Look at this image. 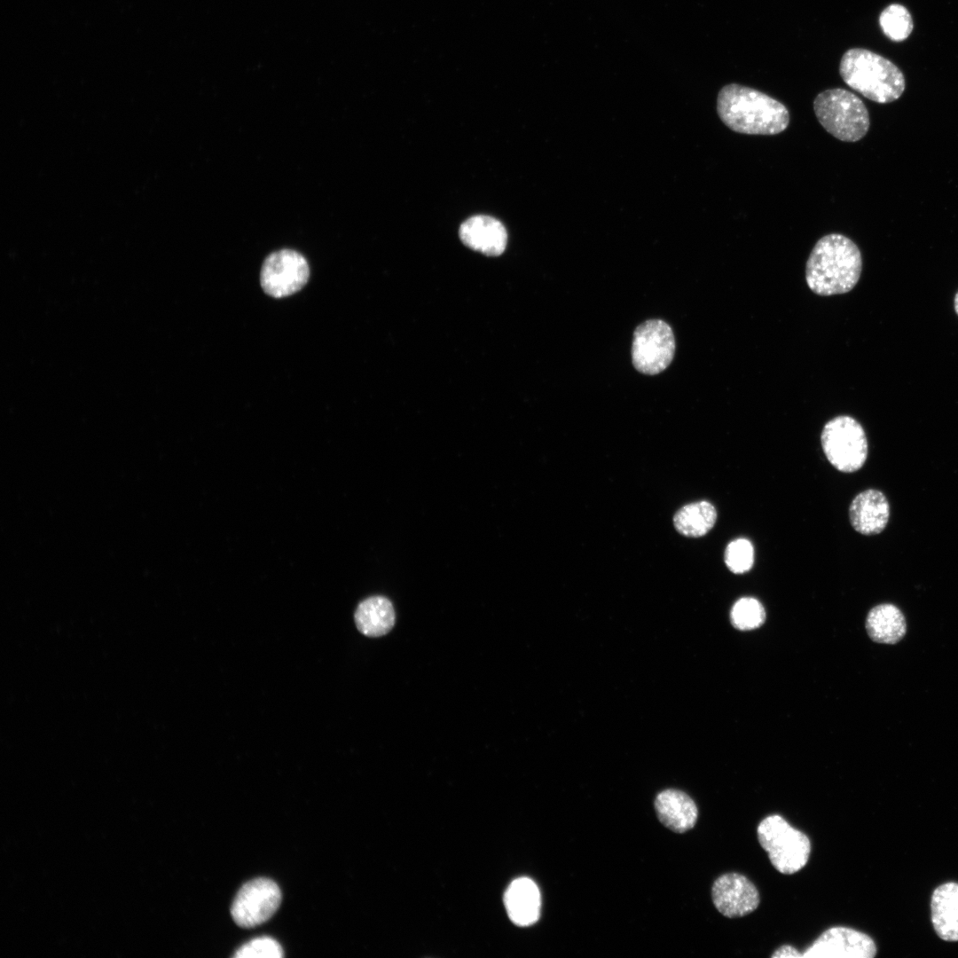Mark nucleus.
<instances>
[{
    "mask_svg": "<svg viewBox=\"0 0 958 958\" xmlns=\"http://www.w3.org/2000/svg\"><path fill=\"white\" fill-rule=\"evenodd\" d=\"M717 112L731 130L747 135H776L789 124V112L779 100L756 89L738 83L723 86L717 98Z\"/></svg>",
    "mask_w": 958,
    "mask_h": 958,
    "instance_id": "obj_1",
    "label": "nucleus"
},
{
    "mask_svg": "<svg viewBox=\"0 0 958 958\" xmlns=\"http://www.w3.org/2000/svg\"><path fill=\"white\" fill-rule=\"evenodd\" d=\"M862 257L858 246L840 233L821 237L810 253L805 266L809 288L828 296L851 291L860 279Z\"/></svg>",
    "mask_w": 958,
    "mask_h": 958,
    "instance_id": "obj_2",
    "label": "nucleus"
},
{
    "mask_svg": "<svg viewBox=\"0 0 958 958\" xmlns=\"http://www.w3.org/2000/svg\"><path fill=\"white\" fill-rule=\"evenodd\" d=\"M839 75L850 88L879 104L897 100L906 89L902 71L890 59L868 49L846 51L840 60Z\"/></svg>",
    "mask_w": 958,
    "mask_h": 958,
    "instance_id": "obj_3",
    "label": "nucleus"
},
{
    "mask_svg": "<svg viewBox=\"0 0 958 958\" xmlns=\"http://www.w3.org/2000/svg\"><path fill=\"white\" fill-rule=\"evenodd\" d=\"M813 110L821 125L844 142L860 140L870 127L864 102L844 89H828L819 93L813 100Z\"/></svg>",
    "mask_w": 958,
    "mask_h": 958,
    "instance_id": "obj_4",
    "label": "nucleus"
},
{
    "mask_svg": "<svg viewBox=\"0 0 958 958\" xmlns=\"http://www.w3.org/2000/svg\"><path fill=\"white\" fill-rule=\"evenodd\" d=\"M757 834L760 845L780 873L794 874L807 863L811 852L809 837L793 828L782 816H766L758 824Z\"/></svg>",
    "mask_w": 958,
    "mask_h": 958,
    "instance_id": "obj_5",
    "label": "nucleus"
},
{
    "mask_svg": "<svg viewBox=\"0 0 958 958\" xmlns=\"http://www.w3.org/2000/svg\"><path fill=\"white\" fill-rule=\"evenodd\" d=\"M821 443L828 462L840 472H856L867 460L865 431L851 416L841 415L828 421L822 429Z\"/></svg>",
    "mask_w": 958,
    "mask_h": 958,
    "instance_id": "obj_6",
    "label": "nucleus"
},
{
    "mask_svg": "<svg viewBox=\"0 0 958 958\" xmlns=\"http://www.w3.org/2000/svg\"><path fill=\"white\" fill-rule=\"evenodd\" d=\"M675 338L671 326L661 319H649L633 333L632 360L635 369L655 375L665 370L673 359Z\"/></svg>",
    "mask_w": 958,
    "mask_h": 958,
    "instance_id": "obj_7",
    "label": "nucleus"
},
{
    "mask_svg": "<svg viewBox=\"0 0 958 958\" xmlns=\"http://www.w3.org/2000/svg\"><path fill=\"white\" fill-rule=\"evenodd\" d=\"M281 891L271 879L258 877L247 882L237 892L231 915L237 925L253 928L269 920L281 903Z\"/></svg>",
    "mask_w": 958,
    "mask_h": 958,
    "instance_id": "obj_8",
    "label": "nucleus"
},
{
    "mask_svg": "<svg viewBox=\"0 0 958 958\" xmlns=\"http://www.w3.org/2000/svg\"><path fill=\"white\" fill-rule=\"evenodd\" d=\"M310 277V267L302 254L280 249L269 255L262 266L260 281L263 291L275 298L301 290Z\"/></svg>",
    "mask_w": 958,
    "mask_h": 958,
    "instance_id": "obj_9",
    "label": "nucleus"
},
{
    "mask_svg": "<svg viewBox=\"0 0 958 958\" xmlns=\"http://www.w3.org/2000/svg\"><path fill=\"white\" fill-rule=\"evenodd\" d=\"M876 954L874 940L867 934L852 928L836 926L823 931L807 947L806 958H872Z\"/></svg>",
    "mask_w": 958,
    "mask_h": 958,
    "instance_id": "obj_10",
    "label": "nucleus"
},
{
    "mask_svg": "<svg viewBox=\"0 0 958 958\" xmlns=\"http://www.w3.org/2000/svg\"><path fill=\"white\" fill-rule=\"evenodd\" d=\"M711 898L718 911L729 918L752 913L760 900L756 886L739 873H726L718 877L712 884Z\"/></svg>",
    "mask_w": 958,
    "mask_h": 958,
    "instance_id": "obj_11",
    "label": "nucleus"
},
{
    "mask_svg": "<svg viewBox=\"0 0 958 958\" xmlns=\"http://www.w3.org/2000/svg\"><path fill=\"white\" fill-rule=\"evenodd\" d=\"M890 517V505L886 496L879 490L868 489L859 493L849 506V519L852 528L866 536L881 533Z\"/></svg>",
    "mask_w": 958,
    "mask_h": 958,
    "instance_id": "obj_12",
    "label": "nucleus"
},
{
    "mask_svg": "<svg viewBox=\"0 0 958 958\" xmlns=\"http://www.w3.org/2000/svg\"><path fill=\"white\" fill-rule=\"evenodd\" d=\"M459 234L467 247L491 256L501 255L507 242L504 225L489 216L468 218L460 225Z\"/></svg>",
    "mask_w": 958,
    "mask_h": 958,
    "instance_id": "obj_13",
    "label": "nucleus"
},
{
    "mask_svg": "<svg viewBox=\"0 0 958 958\" xmlns=\"http://www.w3.org/2000/svg\"><path fill=\"white\" fill-rule=\"evenodd\" d=\"M655 809L662 824L676 833L691 829L697 821L695 803L680 790L666 789L659 793L655 799Z\"/></svg>",
    "mask_w": 958,
    "mask_h": 958,
    "instance_id": "obj_14",
    "label": "nucleus"
},
{
    "mask_svg": "<svg viewBox=\"0 0 958 958\" xmlns=\"http://www.w3.org/2000/svg\"><path fill=\"white\" fill-rule=\"evenodd\" d=\"M509 918L518 926H529L539 917L541 899L537 884L530 878L514 880L505 893Z\"/></svg>",
    "mask_w": 958,
    "mask_h": 958,
    "instance_id": "obj_15",
    "label": "nucleus"
},
{
    "mask_svg": "<svg viewBox=\"0 0 958 958\" xmlns=\"http://www.w3.org/2000/svg\"><path fill=\"white\" fill-rule=\"evenodd\" d=\"M931 910L938 936L945 941H958V883L937 887L931 895Z\"/></svg>",
    "mask_w": 958,
    "mask_h": 958,
    "instance_id": "obj_16",
    "label": "nucleus"
},
{
    "mask_svg": "<svg viewBox=\"0 0 958 958\" xmlns=\"http://www.w3.org/2000/svg\"><path fill=\"white\" fill-rule=\"evenodd\" d=\"M866 629L873 641L895 644L906 634L907 623L901 610L891 603L876 605L866 619Z\"/></svg>",
    "mask_w": 958,
    "mask_h": 958,
    "instance_id": "obj_17",
    "label": "nucleus"
},
{
    "mask_svg": "<svg viewBox=\"0 0 958 958\" xmlns=\"http://www.w3.org/2000/svg\"><path fill=\"white\" fill-rule=\"evenodd\" d=\"M354 616L358 631L368 637L385 635L395 624L393 605L382 596L364 600L358 604Z\"/></svg>",
    "mask_w": 958,
    "mask_h": 958,
    "instance_id": "obj_18",
    "label": "nucleus"
},
{
    "mask_svg": "<svg viewBox=\"0 0 958 958\" xmlns=\"http://www.w3.org/2000/svg\"><path fill=\"white\" fill-rule=\"evenodd\" d=\"M717 510L709 501L701 500L682 506L674 515L675 529L681 535L700 538L715 525Z\"/></svg>",
    "mask_w": 958,
    "mask_h": 958,
    "instance_id": "obj_19",
    "label": "nucleus"
},
{
    "mask_svg": "<svg viewBox=\"0 0 958 958\" xmlns=\"http://www.w3.org/2000/svg\"><path fill=\"white\" fill-rule=\"evenodd\" d=\"M883 33L891 41L906 40L913 31L914 22L909 11L899 4L888 5L879 16Z\"/></svg>",
    "mask_w": 958,
    "mask_h": 958,
    "instance_id": "obj_20",
    "label": "nucleus"
},
{
    "mask_svg": "<svg viewBox=\"0 0 958 958\" xmlns=\"http://www.w3.org/2000/svg\"><path fill=\"white\" fill-rule=\"evenodd\" d=\"M766 619L763 605L755 598L742 597L733 605L730 612L732 624L739 630L749 631L759 627Z\"/></svg>",
    "mask_w": 958,
    "mask_h": 958,
    "instance_id": "obj_21",
    "label": "nucleus"
},
{
    "mask_svg": "<svg viewBox=\"0 0 958 958\" xmlns=\"http://www.w3.org/2000/svg\"><path fill=\"white\" fill-rule=\"evenodd\" d=\"M724 561L728 569L734 574L748 572L754 564L752 543L744 538L732 540L725 549Z\"/></svg>",
    "mask_w": 958,
    "mask_h": 958,
    "instance_id": "obj_22",
    "label": "nucleus"
},
{
    "mask_svg": "<svg viewBox=\"0 0 958 958\" xmlns=\"http://www.w3.org/2000/svg\"><path fill=\"white\" fill-rule=\"evenodd\" d=\"M284 953L279 943L271 937L253 938L241 946L234 954L235 958H281Z\"/></svg>",
    "mask_w": 958,
    "mask_h": 958,
    "instance_id": "obj_23",
    "label": "nucleus"
},
{
    "mask_svg": "<svg viewBox=\"0 0 958 958\" xmlns=\"http://www.w3.org/2000/svg\"><path fill=\"white\" fill-rule=\"evenodd\" d=\"M773 958H789V957H803V953H800L797 949L790 945L781 946L772 954Z\"/></svg>",
    "mask_w": 958,
    "mask_h": 958,
    "instance_id": "obj_24",
    "label": "nucleus"
},
{
    "mask_svg": "<svg viewBox=\"0 0 958 958\" xmlns=\"http://www.w3.org/2000/svg\"><path fill=\"white\" fill-rule=\"evenodd\" d=\"M954 309H955L956 313L958 314V292H957V294L955 295V298H954Z\"/></svg>",
    "mask_w": 958,
    "mask_h": 958,
    "instance_id": "obj_25",
    "label": "nucleus"
}]
</instances>
